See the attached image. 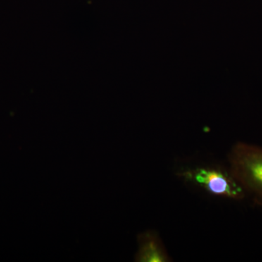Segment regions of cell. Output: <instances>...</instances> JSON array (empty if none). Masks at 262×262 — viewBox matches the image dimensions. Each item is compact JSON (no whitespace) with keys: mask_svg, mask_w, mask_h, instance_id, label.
<instances>
[{"mask_svg":"<svg viewBox=\"0 0 262 262\" xmlns=\"http://www.w3.org/2000/svg\"><path fill=\"white\" fill-rule=\"evenodd\" d=\"M228 163L229 171L246 194L262 203V147L237 143L229 151Z\"/></svg>","mask_w":262,"mask_h":262,"instance_id":"1","label":"cell"},{"mask_svg":"<svg viewBox=\"0 0 262 262\" xmlns=\"http://www.w3.org/2000/svg\"><path fill=\"white\" fill-rule=\"evenodd\" d=\"M179 177L204 189L211 195L241 201L247 194L229 168L225 170L220 167H198L181 172Z\"/></svg>","mask_w":262,"mask_h":262,"instance_id":"2","label":"cell"},{"mask_svg":"<svg viewBox=\"0 0 262 262\" xmlns=\"http://www.w3.org/2000/svg\"><path fill=\"white\" fill-rule=\"evenodd\" d=\"M138 248L135 256L137 262L171 261L159 236L153 231H146L137 237Z\"/></svg>","mask_w":262,"mask_h":262,"instance_id":"3","label":"cell"}]
</instances>
